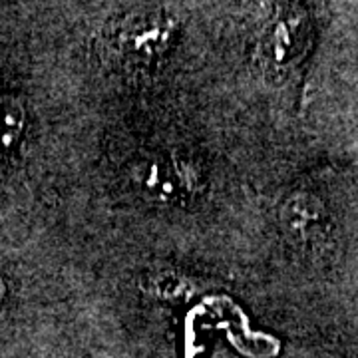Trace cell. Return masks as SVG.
Instances as JSON below:
<instances>
[{
  "instance_id": "6da1fadb",
  "label": "cell",
  "mask_w": 358,
  "mask_h": 358,
  "mask_svg": "<svg viewBox=\"0 0 358 358\" xmlns=\"http://www.w3.org/2000/svg\"><path fill=\"white\" fill-rule=\"evenodd\" d=\"M178 26L162 10H134L103 28L98 42L103 62L122 72H145L166 56Z\"/></svg>"
},
{
  "instance_id": "7a4b0ae2",
  "label": "cell",
  "mask_w": 358,
  "mask_h": 358,
  "mask_svg": "<svg viewBox=\"0 0 358 358\" xmlns=\"http://www.w3.org/2000/svg\"><path fill=\"white\" fill-rule=\"evenodd\" d=\"M195 176L178 157L148 155L131 169V183L143 199L155 205H181L195 193Z\"/></svg>"
},
{
  "instance_id": "3957f363",
  "label": "cell",
  "mask_w": 358,
  "mask_h": 358,
  "mask_svg": "<svg viewBox=\"0 0 358 358\" xmlns=\"http://www.w3.org/2000/svg\"><path fill=\"white\" fill-rule=\"evenodd\" d=\"M279 227L291 245L315 249L329 237L331 213L319 195L294 192L279 207Z\"/></svg>"
},
{
  "instance_id": "277c9868",
  "label": "cell",
  "mask_w": 358,
  "mask_h": 358,
  "mask_svg": "<svg viewBox=\"0 0 358 358\" xmlns=\"http://www.w3.org/2000/svg\"><path fill=\"white\" fill-rule=\"evenodd\" d=\"M26 134V110L10 96H0V164L8 162Z\"/></svg>"
},
{
  "instance_id": "5b68a950",
  "label": "cell",
  "mask_w": 358,
  "mask_h": 358,
  "mask_svg": "<svg viewBox=\"0 0 358 358\" xmlns=\"http://www.w3.org/2000/svg\"><path fill=\"white\" fill-rule=\"evenodd\" d=\"M4 293H6V287H4V281H2V277H0V301L4 299Z\"/></svg>"
}]
</instances>
